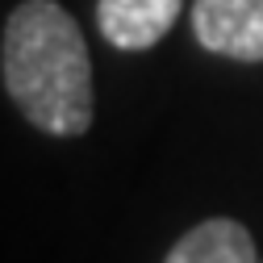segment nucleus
Here are the masks:
<instances>
[{
	"mask_svg": "<svg viewBox=\"0 0 263 263\" xmlns=\"http://www.w3.org/2000/svg\"><path fill=\"white\" fill-rule=\"evenodd\" d=\"M184 0H96V25L121 50H151L176 25Z\"/></svg>",
	"mask_w": 263,
	"mask_h": 263,
	"instance_id": "7ed1b4c3",
	"label": "nucleus"
},
{
	"mask_svg": "<svg viewBox=\"0 0 263 263\" xmlns=\"http://www.w3.org/2000/svg\"><path fill=\"white\" fill-rule=\"evenodd\" d=\"M5 88L42 134L76 138L92 125V59L76 17L54 0H25L5 25Z\"/></svg>",
	"mask_w": 263,
	"mask_h": 263,
	"instance_id": "f257e3e1",
	"label": "nucleus"
},
{
	"mask_svg": "<svg viewBox=\"0 0 263 263\" xmlns=\"http://www.w3.org/2000/svg\"><path fill=\"white\" fill-rule=\"evenodd\" d=\"M192 29L213 54L263 63V0H192Z\"/></svg>",
	"mask_w": 263,
	"mask_h": 263,
	"instance_id": "f03ea898",
	"label": "nucleus"
},
{
	"mask_svg": "<svg viewBox=\"0 0 263 263\" xmlns=\"http://www.w3.org/2000/svg\"><path fill=\"white\" fill-rule=\"evenodd\" d=\"M163 263H255V238L234 217H209L192 226Z\"/></svg>",
	"mask_w": 263,
	"mask_h": 263,
	"instance_id": "20e7f679",
	"label": "nucleus"
}]
</instances>
